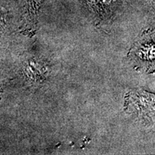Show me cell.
Here are the masks:
<instances>
[{
    "label": "cell",
    "instance_id": "3957f363",
    "mask_svg": "<svg viewBox=\"0 0 155 155\" xmlns=\"http://www.w3.org/2000/svg\"><path fill=\"white\" fill-rule=\"evenodd\" d=\"M2 25H3V18L1 16V15H0V27L2 26Z\"/></svg>",
    "mask_w": 155,
    "mask_h": 155
},
{
    "label": "cell",
    "instance_id": "6da1fadb",
    "mask_svg": "<svg viewBox=\"0 0 155 155\" xmlns=\"http://www.w3.org/2000/svg\"><path fill=\"white\" fill-rule=\"evenodd\" d=\"M114 2L115 0H87L88 6L99 15H104L108 14V12H111Z\"/></svg>",
    "mask_w": 155,
    "mask_h": 155
},
{
    "label": "cell",
    "instance_id": "7a4b0ae2",
    "mask_svg": "<svg viewBox=\"0 0 155 155\" xmlns=\"http://www.w3.org/2000/svg\"><path fill=\"white\" fill-rule=\"evenodd\" d=\"M41 65L35 61L29 62L25 68V75L31 80H35L41 76Z\"/></svg>",
    "mask_w": 155,
    "mask_h": 155
}]
</instances>
